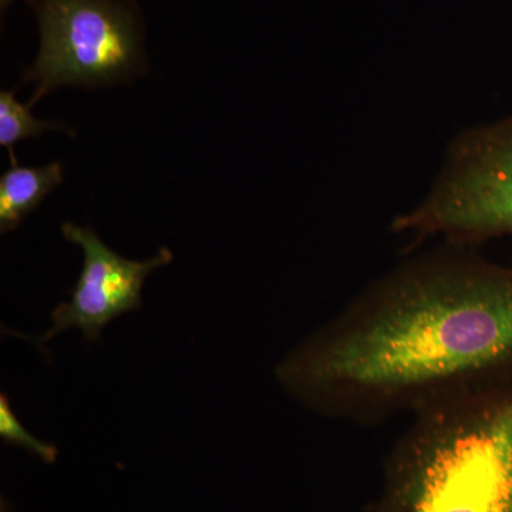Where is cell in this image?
Listing matches in <instances>:
<instances>
[{
  "instance_id": "obj_1",
  "label": "cell",
  "mask_w": 512,
  "mask_h": 512,
  "mask_svg": "<svg viewBox=\"0 0 512 512\" xmlns=\"http://www.w3.org/2000/svg\"><path fill=\"white\" fill-rule=\"evenodd\" d=\"M293 399L348 423L512 377V268L447 244L363 289L276 367Z\"/></svg>"
},
{
  "instance_id": "obj_2",
  "label": "cell",
  "mask_w": 512,
  "mask_h": 512,
  "mask_svg": "<svg viewBox=\"0 0 512 512\" xmlns=\"http://www.w3.org/2000/svg\"><path fill=\"white\" fill-rule=\"evenodd\" d=\"M410 417L366 512H512V377Z\"/></svg>"
},
{
  "instance_id": "obj_3",
  "label": "cell",
  "mask_w": 512,
  "mask_h": 512,
  "mask_svg": "<svg viewBox=\"0 0 512 512\" xmlns=\"http://www.w3.org/2000/svg\"><path fill=\"white\" fill-rule=\"evenodd\" d=\"M392 228L461 247L512 235V114L456 137L426 197Z\"/></svg>"
},
{
  "instance_id": "obj_4",
  "label": "cell",
  "mask_w": 512,
  "mask_h": 512,
  "mask_svg": "<svg viewBox=\"0 0 512 512\" xmlns=\"http://www.w3.org/2000/svg\"><path fill=\"white\" fill-rule=\"evenodd\" d=\"M40 50L25 80L35 104L56 87L104 86L144 67L143 32L134 0H33Z\"/></svg>"
},
{
  "instance_id": "obj_5",
  "label": "cell",
  "mask_w": 512,
  "mask_h": 512,
  "mask_svg": "<svg viewBox=\"0 0 512 512\" xmlns=\"http://www.w3.org/2000/svg\"><path fill=\"white\" fill-rule=\"evenodd\" d=\"M62 234L67 241L79 245L84 254L82 274L70 292V301L57 305L52 312V328L39 338H26L39 348L69 329L82 330L84 339H99L101 330L124 313L143 306L144 282L147 276L173 261V252L161 248L146 261H130L107 247L92 228L66 222Z\"/></svg>"
},
{
  "instance_id": "obj_6",
  "label": "cell",
  "mask_w": 512,
  "mask_h": 512,
  "mask_svg": "<svg viewBox=\"0 0 512 512\" xmlns=\"http://www.w3.org/2000/svg\"><path fill=\"white\" fill-rule=\"evenodd\" d=\"M10 168L0 178V231H13L42 204L43 198L63 183V167H22L10 151Z\"/></svg>"
},
{
  "instance_id": "obj_7",
  "label": "cell",
  "mask_w": 512,
  "mask_h": 512,
  "mask_svg": "<svg viewBox=\"0 0 512 512\" xmlns=\"http://www.w3.org/2000/svg\"><path fill=\"white\" fill-rule=\"evenodd\" d=\"M63 128L59 123L37 120L32 114V104L16 100L15 92L0 93V146L8 148L23 138L37 137L45 130Z\"/></svg>"
},
{
  "instance_id": "obj_8",
  "label": "cell",
  "mask_w": 512,
  "mask_h": 512,
  "mask_svg": "<svg viewBox=\"0 0 512 512\" xmlns=\"http://www.w3.org/2000/svg\"><path fill=\"white\" fill-rule=\"evenodd\" d=\"M0 437L5 443L32 451L47 464L55 463L59 454L56 446L37 440L22 426L16 414L13 413L8 394L5 393L0 394Z\"/></svg>"
},
{
  "instance_id": "obj_9",
  "label": "cell",
  "mask_w": 512,
  "mask_h": 512,
  "mask_svg": "<svg viewBox=\"0 0 512 512\" xmlns=\"http://www.w3.org/2000/svg\"><path fill=\"white\" fill-rule=\"evenodd\" d=\"M12 2L13 0H0V6H2L3 10H5Z\"/></svg>"
}]
</instances>
